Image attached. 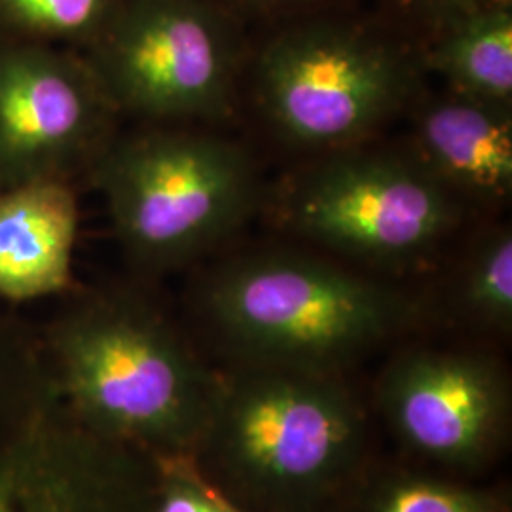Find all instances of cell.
Listing matches in <instances>:
<instances>
[{"mask_svg": "<svg viewBox=\"0 0 512 512\" xmlns=\"http://www.w3.org/2000/svg\"><path fill=\"white\" fill-rule=\"evenodd\" d=\"M42 348L55 387L95 431L158 456L190 454L205 439L219 380L137 300L88 294Z\"/></svg>", "mask_w": 512, "mask_h": 512, "instance_id": "1", "label": "cell"}, {"mask_svg": "<svg viewBox=\"0 0 512 512\" xmlns=\"http://www.w3.org/2000/svg\"><path fill=\"white\" fill-rule=\"evenodd\" d=\"M203 304L220 334L256 365L329 374L412 317L401 294L293 253L226 264L207 281Z\"/></svg>", "mask_w": 512, "mask_h": 512, "instance_id": "2", "label": "cell"}, {"mask_svg": "<svg viewBox=\"0 0 512 512\" xmlns=\"http://www.w3.org/2000/svg\"><path fill=\"white\" fill-rule=\"evenodd\" d=\"M90 179L124 251L150 270L183 264L217 245L255 198V173L243 150L175 126L118 133Z\"/></svg>", "mask_w": 512, "mask_h": 512, "instance_id": "3", "label": "cell"}, {"mask_svg": "<svg viewBox=\"0 0 512 512\" xmlns=\"http://www.w3.org/2000/svg\"><path fill=\"white\" fill-rule=\"evenodd\" d=\"M205 439L258 492L310 495L353 467L363 420L329 372L256 365L219 382Z\"/></svg>", "mask_w": 512, "mask_h": 512, "instance_id": "4", "label": "cell"}, {"mask_svg": "<svg viewBox=\"0 0 512 512\" xmlns=\"http://www.w3.org/2000/svg\"><path fill=\"white\" fill-rule=\"evenodd\" d=\"M84 57L120 116L177 126L228 110L238 42L209 0H122Z\"/></svg>", "mask_w": 512, "mask_h": 512, "instance_id": "5", "label": "cell"}, {"mask_svg": "<svg viewBox=\"0 0 512 512\" xmlns=\"http://www.w3.org/2000/svg\"><path fill=\"white\" fill-rule=\"evenodd\" d=\"M256 84L266 116L283 137L302 147H340L399 107L410 88V67L378 35L315 23L268 44Z\"/></svg>", "mask_w": 512, "mask_h": 512, "instance_id": "6", "label": "cell"}, {"mask_svg": "<svg viewBox=\"0 0 512 512\" xmlns=\"http://www.w3.org/2000/svg\"><path fill=\"white\" fill-rule=\"evenodd\" d=\"M120 118L84 54L0 37V188L90 177Z\"/></svg>", "mask_w": 512, "mask_h": 512, "instance_id": "7", "label": "cell"}, {"mask_svg": "<svg viewBox=\"0 0 512 512\" xmlns=\"http://www.w3.org/2000/svg\"><path fill=\"white\" fill-rule=\"evenodd\" d=\"M285 213L306 238L374 262L423 255L459 220L456 196L423 165L378 154H346L311 169Z\"/></svg>", "mask_w": 512, "mask_h": 512, "instance_id": "8", "label": "cell"}, {"mask_svg": "<svg viewBox=\"0 0 512 512\" xmlns=\"http://www.w3.org/2000/svg\"><path fill=\"white\" fill-rule=\"evenodd\" d=\"M384 403L414 450L446 463H471L490 450L501 429L505 387L488 359L412 351L389 368Z\"/></svg>", "mask_w": 512, "mask_h": 512, "instance_id": "9", "label": "cell"}, {"mask_svg": "<svg viewBox=\"0 0 512 512\" xmlns=\"http://www.w3.org/2000/svg\"><path fill=\"white\" fill-rule=\"evenodd\" d=\"M78 188L33 181L0 188V298L29 302L74 289Z\"/></svg>", "mask_w": 512, "mask_h": 512, "instance_id": "10", "label": "cell"}, {"mask_svg": "<svg viewBox=\"0 0 512 512\" xmlns=\"http://www.w3.org/2000/svg\"><path fill=\"white\" fill-rule=\"evenodd\" d=\"M421 165L454 196L505 200L512 190L511 107L454 93L418 118Z\"/></svg>", "mask_w": 512, "mask_h": 512, "instance_id": "11", "label": "cell"}, {"mask_svg": "<svg viewBox=\"0 0 512 512\" xmlns=\"http://www.w3.org/2000/svg\"><path fill=\"white\" fill-rule=\"evenodd\" d=\"M92 444H78L50 467L16 461L0 475V512H126L122 486Z\"/></svg>", "mask_w": 512, "mask_h": 512, "instance_id": "12", "label": "cell"}, {"mask_svg": "<svg viewBox=\"0 0 512 512\" xmlns=\"http://www.w3.org/2000/svg\"><path fill=\"white\" fill-rule=\"evenodd\" d=\"M429 65L454 93L476 101L511 107V2L467 14L439 27Z\"/></svg>", "mask_w": 512, "mask_h": 512, "instance_id": "13", "label": "cell"}, {"mask_svg": "<svg viewBox=\"0 0 512 512\" xmlns=\"http://www.w3.org/2000/svg\"><path fill=\"white\" fill-rule=\"evenodd\" d=\"M122 0H0L6 37L67 48L92 44Z\"/></svg>", "mask_w": 512, "mask_h": 512, "instance_id": "14", "label": "cell"}, {"mask_svg": "<svg viewBox=\"0 0 512 512\" xmlns=\"http://www.w3.org/2000/svg\"><path fill=\"white\" fill-rule=\"evenodd\" d=\"M463 302L482 323L509 329L512 319V236L509 228L478 243L463 279Z\"/></svg>", "mask_w": 512, "mask_h": 512, "instance_id": "15", "label": "cell"}, {"mask_svg": "<svg viewBox=\"0 0 512 512\" xmlns=\"http://www.w3.org/2000/svg\"><path fill=\"white\" fill-rule=\"evenodd\" d=\"M376 512H501L488 494L437 480H406L385 494Z\"/></svg>", "mask_w": 512, "mask_h": 512, "instance_id": "16", "label": "cell"}, {"mask_svg": "<svg viewBox=\"0 0 512 512\" xmlns=\"http://www.w3.org/2000/svg\"><path fill=\"white\" fill-rule=\"evenodd\" d=\"M160 469L167 486L158 512H220L219 507L194 482L164 465H160Z\"/></svg>", "mask_w": 512, "mask_h": 512, "instance_id": "17", "label": "cell"}, {"mask_svg": "<svg viewBox=\"0 0 512 512\" xmlns=\"http://www.w3.org/2000/svg\"><path fill=\"white\" fill-rule=\"evenodd\" d=\"M158 463L169 467L173 471H177L179 475L188 478L190 482H194L203 494L207 495L217 507L220 512H243L238 507V503L234 499H230L228 495L224 494V490L220 488L219 484H215L209 476L203 473L198 465V461L192 458V454H175V456H158Z\"/></svg>", "mask_w": 512, "mask_h": 512, "instance_id": "18", "label": "cell"}, {"mask_svg": "<svg viewBox=\"0 0 512 512\" xmlns=\"http://www.w3.org/2000/svg\"><path fill=\"white\" fill-rule=\"evenodd\" d=\"M503 2H511V0H404L406 6H410L423 18L437 23L439 27L448 21L463 18L467 14H473Z\"/></svg>", "mask_w": 512, "mask_h": 512, "instance_id": "19", "label": "cell"}, {"mask_svg": "<svg viewBox=\"0 0 512 512\" xmlns=\"http://www.w3.org/2000/svg\"><path fill=\"white\" fill-rule=\"evenodd\" d=\"M256 6H285V4H296V2H304V0H245Z\"/></svg>", "mask_w": 512, "mask_h": 512, "instance_id": "20", "label": "cell"}]
</instances>
